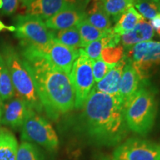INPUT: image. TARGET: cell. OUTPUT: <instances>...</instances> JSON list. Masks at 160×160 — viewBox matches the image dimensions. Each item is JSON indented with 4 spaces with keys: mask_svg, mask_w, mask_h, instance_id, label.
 Listing matches in <instances>:
<instances>
[{
    "mask_svg": "<svg viewBox=\"0 0 160 160\" xmlns=\"http://www.w3.org/2000/svg\"><path fill=\"white\" fill-rule=\"evenodd\" d=\"M30 108L25 100L15 94L2 103L1 122L13 128L22 127Z\"/></svg>",
    "mask_w": 160,
    "mask_h": 160,
    "instance_id": "cell-12",
    "label": "cell"
},
{
    "mask_svg": "<svg viewBox=\"0 0 160 160\" xmlns=\"http://www.w3.org/2000/svg\"><path fill=\"white\" fill-rule=\"evenodd\" d=\"M5 30H7V31H15V27L13 25H6L4 24L0 20V32L5 31Z\"/></svg>",
    "mask_w": 160,
    "mask_h": 160,
    "instance_id": "cell-30",
    "label": "cell"
},
{
    "mask_svg": "<svg viewBox=\"0 0 160 160\" xmlns=\"http://www.w3.org/2000/svg\"><path fill=\"white\" fill-rule=\"evenodd\" d=\"M2 102L1 101V99H0V122H1L2 118Z\"/></svg>",
    "mask_w": 160,
    "mask_h": 160,
    "instance_id": "cell-31",
    "label": "cell"
},
{
    "mask_svg": "<svg viewBox=\"0 0 160 160\" xmlns=\"http://www.w3.org/2000/svg\"><path fill=\"white\" fill-rule=\"evenodd\" d=\"M79 49L68 47L53 39L47 47L39 50L53 65L70 75L73 63L79 56Z\"/></svg>",
    "mask_w": 160,
    "mask_h": 160,
    "instance_id": "cell-11",
    "label": "cell"
},
{
    "mask_svg": "<svg viewBox=\"0 0 160 160\" xmlns=\"http://www.w3.org/2000/svg\"><path fill=\"white\" fill-rule=\"evenodd\" d=\"M82 120L91 142L100 146H115L127 137L128 128L123 104L118 97L92 89L82 106Z\"/></svg>",
    "mask_w": 160,
    "mask_h": 160,
    "instance_id": "cell-2",
    "label": "cell"
},
{
    "mask_svg": "<svg viewBox=\"0 0 160 160\" xmlns=\"http://www.w3.org/2000/svg\"><path fill=\"white\" fill-rule=\"evenodd\" d=\"M134 4L139 14L145 19L151 20L159 12L157 4L151 0H137Z\"/></svg>",
    "mask_w": 160,
    "mask_h": 160,
    "instance_id": "cell-26",
    "label": "cell"
},
{
    "mask_svg": "<svg viewBox=\"0 0 160 160\" xmlns=\"http://www.w3.org/2000/svg\"><path fill=\"white\" fill-rule=\"evenodd\" d=\"M157 33H159V35L160 36V30H159V31H157Z\"/></svg>",
    "mask_w": 160,
    "mask_h": 160,
    "instance_id": "cell-36",
    "label": "cell"
},
{
    "mask_svg": "<svg viewBox=\"0 0 160 160\" xmlns=\"http://www.w3.org/2000/svg\"><path fill=\"white\" fill-rule=\"evenodd\" d=\"M124 55L123 46L118 45L114 47L105 48L101 52L100 57L108 65H115L122 59Z\"/></svg>",
    "mask_w": 160,
    "mask_h": 160,
    "instance_id": "cell-25",
    "label": "cell"
},
{
    "mask_svg": "<svg viewBox=\"0 0 160 160\" xmlns=\"http://www.w3.org/2000/svg\"><path fill=\"white\" fill-rule=\"evenodd\" d=\"M85 13L83 8H67L45 20V23L48 28L53 31L71 28L76 27L85 17Z\"/></svg>",
    "mask_w": 160,
    "mask_h": 160,
    "instance_id": "cell-13",
    "label": "cell"
},
{
    "mask_svg": "<svg viewBox=\"0 0 160 160\" xmlns=\"http://www.w3.org/2000/svg\"><path fill=\"white\" fill-rule=\"evenodd\" d=\"M157 5H158V8H159V11H160V2L157 4Z\"/></svg>",
    "mask_w": 160,
    "mask_h": 160,
    "instance_id": "cell-34",
    "label": "cell"
},
{
    "mask_svg": "<svg viewBox=\"0 0 160 160\" xmlns=\"http://www.w3.org/2000/svg\"><path fill=\"white\" fill-rule=\"evenodd\" d=\"M99 160H110V159H108V158H106V157H102V158H101Z\"/></svg>",
    "mask_w": 160,
    "mask_h": 160,
    "instance_id": "cell-33",
    "label": "cell"
},
{
    "mask_svg": "<svg viewBox=\"0 0 160 160\" xmlns=\"http://www.w3.org/2000/svg\"><path fill=\"white\" fill-rule=\"evenodd\" d=\"M133 2H135L137 1V0H133Z\"/></svg>",
    "mask_w": 160,
    "mask_h": 160,
    "instance_id": "cell-37",
    "label": "cell"
},
{
    "mask_svg": "<svg viewBox=\"0 0 160 160\" xmlns=\"http://www.w3.org/2000/svg\"><path fill=\"white\" fill-rule=\"evenodd\" d=\"M112 160H160V143L130 138L114 150Z\"/></svg>",
    "mask_w": 160,
    "mask_h": 160,
    "instance_id": "cell-9",
    "label": "cell"
},
{
    "mask_svg": "<svg viewBox=\"0 0 160 160\" xmlns=\"http://www.w3.org/2000/svg\"><path fill=\"white\" fill-rule=\"evenodd\" d=\"M17 160H45V156L37 145L22 141L18 148Z\"/></svg>",
    "mask_w": 160,
    "mask_h": 160,
    "instance_id": "cell-24",
    "label": "cell"
},
{
    "mask_svg": "<svg viewBox=\"0 0 160 160\" xmlns=\"http://www.w3.org/2000/svg\"><path fill=\"white\" fill-rule=\"evenodd\" d=\"M19 145L15 136L0 128V160H17Z\"/></svg>",
    "mask_w": 160,
    "mask_h": 160,
    "instance_id": "cell-17",
    "label": "cell"
},
{
    "mask_svg": "<svg viewBox=\"0 0 160 160\" xmlns=\"http://www.w3.org/2000/svg\"><path fill=\"white\" fill-rule=\"evenodd\" d=\"M151 1H152V2H155V3H157V4H158L160 2V0H151Z\"/></svg>",
    "mask_w": 160,
    "mask_h": 160,
    "instance_id": "cell-32",
    "label": "cell"
},
{
    "mask_svg": "<svg viewBox=\"0 0 160 160\" xmlns=\"http://www.w3.org/2000/svg\"><path fill=\"white\" fill-rule=\"evenodd\" d=\"M102 8L108 17L118 19L120 16L133 6V0H99Z\"/></svg>",
    "mask_w": 160,
    "mask_h": 160,
    "instance_id": "cell-23",
    "label": "cell"
},
{
    "mask_svg": "<svg viewBox=\"0 0 160 160\" xmlns=\"http://www.w3.org/2000/svg\"><path fill=\"white\" fill-rule=\"evenodd\" d=\"M15 96V91L5 59L0 53V99L3 102Z\"/></svg>",
    "mask_w": 160,
    "mask_h": 160,
    "instance_id": "cell-21",
    "label": "cell"
},
{
    "mask_svg": "<svg viewBox=\"0 0 160 160\" xmlns=\"http://www.w3.org/2000/svg\"><path fill=\"white\" fill-rule=\"evenodd\" d=\"M125 57L134 68L142 81L149 77L150 71L160 65V42H142L127 49Z\"/></svg>",
    "mask_w": 160,
    "mask_h": 160,
    "instance_id": "cell-8",
    "label": "cell"
},
{
    "mask_svg": "<svg viewBox=\"0 0 160 160\" xmlns=\"http://www.w3.org/2000/svg\"><path fill=\"white\" fill-rule=\"evenodd\" d=\"M153 36L154 30L149 22L143 18L131 31L122 36L121 41L123 48L128 49L136 44L150 41Z\"/></svg>",
    "mask_w": 160,
    "mask_h": 160,
    "instance_id": "cell-16",
    "label": "cell"
},
{
    "mask_svg": "<svg viewBox=\"0 0 160 160\" xmlns=\"http://www.w3.org/2000/svg\"><path fill=\"white\" fill-rule=\"evenodd\" d=\"M150 24L151 25L153 30L155 29L157 31H159L160 30V13H158L156 15V17H153V19L151 20Z\"/></svg>",
    "mask_w": 160,
    "mask_h": 160,
    "instance_id": "cell-29",
    "label": "cell"
},
{
    "mask_svg": "<svg viewBox=\"0 0 160 160\" xmlns=\"http://www.w3.org/2000/svg\"><path fill=\"white\" fill-rule=\"evenodd\" d=\"M124 114L128 129L145 136L154 125L157 113L155 93L145 83L124 105Z\"/></svg>",
    "mask_w": 160,
    "mask_h": 160,
    "instance_id": "cell-3",
    "label": "cell"
},
{
    "mask_svg": "<svg viewBox=\"0 0 160 160\" xmlns=\"http://www.w3.org/2000/svg\"><path fill=\"white\" fill-rule=\"evenodd\" d=\"M1 53L9 71L15 94L25 100L35 111H42L34 80L22 55L10 45H2Z\"/></svg>",
    "mask_w": 160,
    "mask_h": 160,
    "instance_id": "cell-4",
    "label": "cell"
},
{
    "mask_svg": "<svg viewBox=\"0 0 160 160\" xmlns=\"http://www.w3.org/2000/svg\"><path fill=\"white\" fill-rule=\"evenodd\" d=\"M142 19H143V17L133 6H131L120 16L113 28V31L118 35L122 36L131 31Z\"/></svg>",
    "mask_w": 160,
    "mask_h": 160,
    "instance_id": "cell-19",
    "label": "cell"
},
{
    "mask_svg": "<svg viewBox=\"0 0 160 160\" xmlns=\"http://www.w3.org/2000/svg\"><path fill=\"white\" fill-rule=\"evenodd\" d=\"M143 83L144 81H142L140 79L134 68L127 60L119 88V99L122 102L123 106Z\"/></svg>",
    "mask_w": 160,
    "mask_h": 160,
    "instance_id": "cell-15",
    "label": "cell"
},
{
    "mask_svg": "<svg viewBox=\"0 0 160 160\" xmlns=\"http://www.w3.org/2000/svg\"><path fill=\"white\" fill-rule=\"evenodd\" d=\"M53 39L58 42L72 48L79 49L82 48L81 37L77 27L71 28L51 31Z\"/></svg>",
    "mask_w": 160,
    "mask_h": 160,
    "instance_id": "cell-22",
    "label": "cell"
},
{
    "mask_svg": "<svg viewBox=\"0 0 160 160\" xmlns=\"http://www.w3.org/2000/svg\"><path fill=\"white\" fill-rule=\"evenodd\" d=\"M92 5L88 13H85L86 19L100 31H108L111 28V21L108 16L102 8L99 0H91Z\"/></svg>",
    "mask_w": 160,
    "mask_h": 160,
    "instance_id": "cell-18",
    "label": "cell"
},
{
    "mask_svg": "<svg viewBox=\"0 0 160 160\" xmlns=\"http://www.w3.org/2000/svg\"><path fill=\"white\" fill-rule=\"evenodd\" d=\"M2 13L5 16H11L17 11L19 5V0H2Z\"/></svg>",
    "mask_w": 160,
    "mask_h": 160,
    "instance_id": "cell-28",
    "label": "cell"
},
{
    "mask_svg": "<svg viewBox=\"0 0 160 160\" xmlns=\"http://www.w3.org/2000/svg\"><path fill=\"white\" fill-rule=\"evenodd\" d=\"M21 1H22V0H21Z\"/></svg>",
    "mask_w": 160,
    "mask_h": 160,
    "instance_id": "cell-38",
    "label": "cell"
},
{
    "mask_svg": "<svg viewBox=\"0 0 160 160\" xmlns=\"http://www.w3.org/2000/svg\"><path fill=\"white\" fill-rule=\"evenodd\" d=\"M92 62V69H93V74L95 82H99L101 81L105 75L107 74L109 70L114 65H108L102 59L101 57L97 59H91Z\"/></svg>",
    "mask_w": 160,
    "mask_h": 160,
    "instance_id": "cell-27",
    "label": "cell"
},
{
    "mask_svg": "<svg viewBox=\"0 0 160 160\" xmlns=\"http://www.w3.org/2000/svg\"><path fill=\"white\" fill-rule=\"evenodd\" d=\"M21 55L31 72L43 109L51 119L75 107V91L70 75L56 67L34 46L21 42Z\"/></svg>",
    "mask_w": 160,
    "mask_h": 160,
    "instance_id": "cell-1",
    "label": "cell"
},
{
    "mask_svg": "<svg viewBox=\"0 0 160 160\" xmlns=\"http://www.w3.org/2000/svg\"><path fill=\"white\" fill-rule=\"evenodd\" d=\"M90 0H28L22 2L24 14L37 16L47 20L56 13L70 7L85 8Z\"/></svg>",
    "mask_w": 160,
    "mask_h": 160,
    "instance_id": "cell-10",
    "label": "cell"
},
{
    "mask_svg": "<svg viewBox=\"0 0 160 160\" xmlns=\"http://www.w3.org/2000/svg\"><path fill=\"white\" fill-rule=\"evenodd\" d=\"M25 1H28V0H22V2H25Z\"/></svg>",
    "mask_w": 160,
    "mask_h": 160,
    "instance_id": "cell-35",
    "label": "cell"
},
{
    "mask_svg": "<svg viewBox=\"0 0 160 160\" xmlns=\"http://www.w3.org/2000/svg\"><path fill=\"white\" fill-rule=\"evenodd\" d=\"M15 37L22 42L31 45L38 49H43L53 40L43 19L37 16L18 15L14 19Z\"/></svg>",
    "mask_w": 160,
    "mask_h": 160,
    "instance_id": "cell-6",
    "label": "cell"
},
{
    "mask_svg": "<svg viewBox=\"0 0 160 160\" xmlns=\"http://www.w3.org/2000/svg\"><path fill=\"white\" fill-rule=\"evenodd\" d=\"M21 139L44 148L48 151H54L59 147V138L51 124L37 111L30 108L22 126Z\"/></svg>",
    "mask_w": 160,
    "mask_h": 160,
    "instance_id": "cell-5",
    "label": "cell"
},
{
    "mask_svg": "<svg viewBox=\"0 0 160 160\" xmlns=\"http://www.w3.org/2000/svg\"><path fill=\"white\" fill-rule=\"evenodd\" d=\"M126 63H127V59L124 55L122 59L109 70L105 77L93 86V88L106 94L113 96L119 99V85Z\"/></svg>",
    "mask_w": 160,
    "mask_h": 160,
    "instance_id": "cell-14",
    "label": "cell"
},
{
    "mask_svg": "<svg viewBox=\"0 0 160 160\" xmlns=\"http://www.w3.org/2000/svg\"><path fill=\"white\" fill-rule=\"evenodd\" d=\"M76 27L79 32L82 48L92 42L105 37L112 28L108 31H100L89 23L85 17Z\"/></svg>",
    "mask_w": 160,
    "mask_h": 160,
    "instance_id": "cell-20",
    "label": "cell"
},
{
    "mask_svg": "<svg viewBox=\"0 0 160 160\" xmlns=\"http://www.w3.org/2000/svg\"><path fill=\"white\" fill-rule=\"evenodd\" d=\"M70 78L75 91V108H82L95 83L91 59L82 48L79 49V56L73 63Z\"/></svg>",
    "mask_w": 160,
    "mask_h": 160,
    "instance_id": "cell-7",
    "label": "cell"
}]
</instances>
